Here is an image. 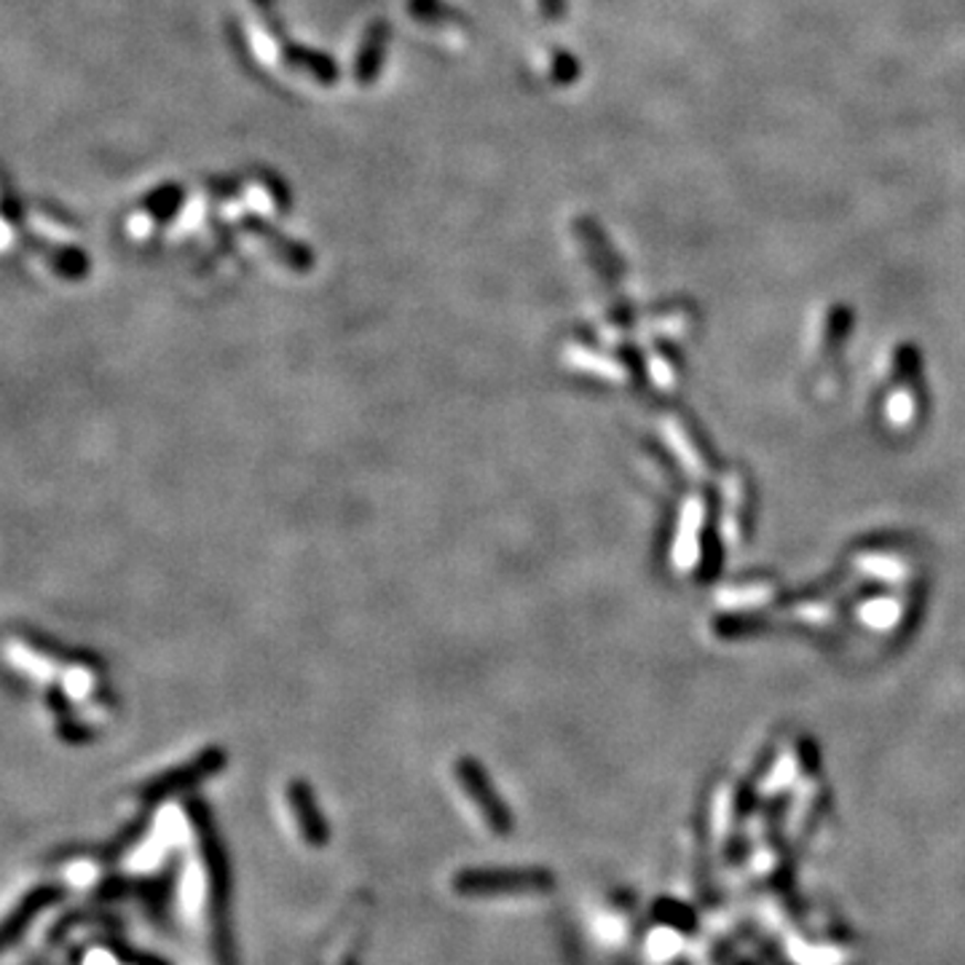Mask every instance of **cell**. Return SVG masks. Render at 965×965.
<instances>
[{
  "instance_id": "1",
  "label": "cell",
  "mask_w": 965,
  "mask_h": 965,
  "mask_svg": "<svg viewBox=\"0 0 965 965\" xmlns=\"http://www.w3.org/2000/svg\"><path fill=\"white\" fill-rule=\"evenodd\" d=\"M462 886H467L469 891H501V888H510V891H523V888H539L537 874H516V872H494V874H467L462 880Z\"/></svg>"
}]
</instances>
